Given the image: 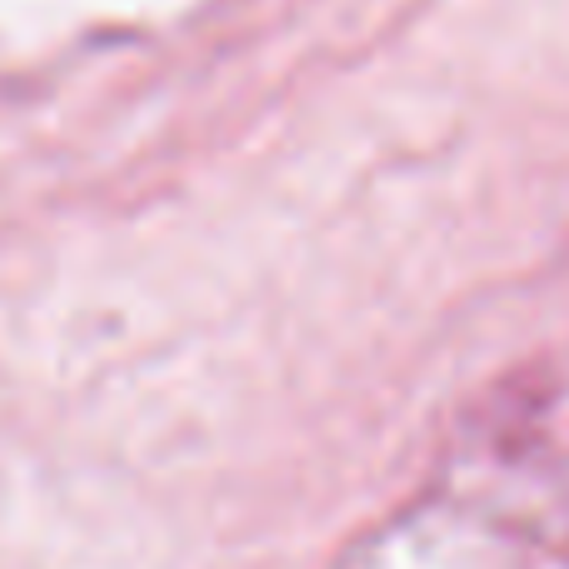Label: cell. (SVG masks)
Masks as SVG:
<instances>
[]
</instances>
